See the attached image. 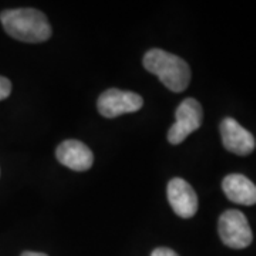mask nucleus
Returning <instances> with one entry per match:
<instances>
[{
  "instance_id": "1",
  "label": "nucleus",
  "mask_w": 256,
  "mask_h": 256,
  "mask_svg": "<svg viewBox=\"0 0 256 256\" xmlns=\"http://www.w3.org/2000/svg\"><path fill=\"white\" fill-rule=\"evenodd\" d=\"M0 22L6 33L18 42L43 43L52 37V26L40 10H6L0 14Z\"/></svg>"
},
{
  "instance_id": "2",
  "label": "nucleus",
  "mask_w": 256,
  "mask_h": 256,
  "mask_svg": "<svg viewBox=\"0 0 256 256\" xmlns=\"http://www.w3.org/2000/svg\"><path fill=\"white\" fill-rule=\"evenodd\" d=\"M144 67L174 92H185L191 82V68L188 63L181 57L160 48H152L144 56Z\"/></svg>"
},
{
  "instance_id": "3",
  "label": "nucleus",
  "mask_w": 256,
  "mask_h": 256,
  "mask_svg": "<svg viewBox=\"0 0 256 256\" xmlns=\"http://www.w3.org/2000/svg\"><path fill=\"white\" fill-rule=\"evenodd\" d=\"M220 240L230 249H245L254 240V234L245 214L238 210H225L218 222Z\"/></svg>"
},
{
  "instance_id": "4",
  "label": "nucleus",
  "mask_w": 256,
  "mask_h": 256,
  "mask_svg": "<svg viewBox=\"0 0 256 256\" xmlns=\"http://www.w3.org/2000/svg\"><path fill=\"white\" fill-rule=\"evenodd\" d=\"M175 124L168 131V141L172 146H178L186 138L200 130L204 121V110L200 101L195 98L184 100L175 112Z\"/></svg>"
},
{
  "instance_id": "5",
  "label": "nucleus",
  "mask_w": 256,
  "mask_h": 256,
  "mask_svg": "<svg viewBox=\"0 0 256 256\" xmlns=\"http://www.w3.org/2000/svg\"><path fill=\"white\" fill-rule=\"evenodd\" d=\"M142 97L132 92H121L117 88H111L102 92L98 98L97 107L102 117L117 118L124 114L137 112L142 108Z\"/></svg>"
},
{
  "instance_id": "6",
  "label": "nucleus",
  "mask_w": 256,
  "mask_h": 256,
  "mask_svg": "<svg viewBox=\"0 0 256 256\" xmlns=\"http://www.w3.org/2000/svg\"><path fill=\"white\" fill-rule=\"evenodd\" d=\"M220 137L226 151L235 156H246L255 151V137L236 120L225 118L220 122Z\"/></svg>"
},
{
  "instance_id": "7",
  "label": "nucleus",
  "mask_w": 256,
  "mask_h": 256,
  "mask_svg": "<svg viewBox=\"0 0 256 256\" xmlns=\"http://www.w3.org/2000/svg\"><path fill=\"white\" fill-rule=\"evenodd\" d=\"M168 201L174 212L184 220L195 216L198 210V196L190 184L182 178H174L168 184Z\"/></svg>"
},
{
  "instance_id": "8",
  "label": "nucleus",
  "mask_w": 256,
  "mask_h": 256,
  "mask_svg": "<svg viewBox=\"0 0 256 256\" xmlns=\"http://www.w3.org/2000/svg\"><path fill=\"white\" fill-rule=\"evenodd\" d=\"M56 156L60 164L77 172L88 171L94 164L92 150L77 140H67L62 142L57 146Z\"/></svg>"
},
{
  "instance_id": "9",
  "label": "nucleus",
  "mask_w": 256,
  "mask_h": 256,
  "mask_svg": "<svg viewBox=\"0 0 256 256\" xmlns=\"http://www.w3.org/2000/svg\"><path fill=\"white\" fill-rule=\"evenodd\" d=\"M222 190L229 201L238 205H256V185L245 175L230 174L222 181Z\"/></svg>"
},
{
  "instance_id": "10",
  "label": "nucleus",
  "mask_w": 256,
  "mask_h": 256,
  "mask_svg": "<svg viewBox=\"0 0 256 256\" xmlns=\"http://www.w3.org/2000/svg\"><path fill=\"white\" fill-rule=\"evenodd\" d=\"M12 94V82L9 78L0 76V101L6 100Z\"/></svg>"
},
{
  "instance_id": "11",
  "label": "nucleus",
  "mask_w": 256,
  "mask_h": 256,
  "mask_svg": "<svg viewBox=\"0 0 256 256\" xmlns=\"http://www.w3.org/2000/svg\"><path fill=\"white\" fill-rule=\"evenodd\" d=\"M151 256H180L176 252H174L172 249H168V248H158L152 252Z\"/></svg>"
},
{
  "instance_id": "12",
  "label": "nucleus",
  "mask_w": 256,
  "mask_h": 256,
  "mask_svg": "<svg viewBox=\"0 0 256 256\" xmlns=\"http://www.w3.org/2000/svg\"><path fill=\"white\" fill-rule=\"evenodd\" d=\"M22 256H47L44 254H38V252H23Z\"/></svg>"
}]
</instances>
